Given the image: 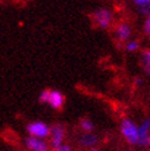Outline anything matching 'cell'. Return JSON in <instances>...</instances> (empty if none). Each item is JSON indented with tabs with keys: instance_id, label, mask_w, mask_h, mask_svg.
Wrapping results in <instances>:
<instances>
[{
	"instance_id": "obj_7",
	"label": "cell",
	"mask_w": 150,
	"mask_h": 151,
	"mask_svg": "<svg viewBox=\"0 0 150 151\" xmlns=\"http://www.w3.org/2000/svg\"><path fill=\"white\" fill-rule=\"evenodd\" d=\"M131 33H132V28L125 22H122V24H119L116 27V36L119 41H127L131 37Z\"/></svg>"
},
{
	"instance_id": "obj_8",
	"label": "cell",
	"mask_w": 150,
	"mask_h": 151,
	"mask_svg": "<svg viewBox=\"0 0 150 151\" xmlns=\"http://www.w3.org/2000/svg\"><path fill=\"white\" fill-rule=\"evenodd\" d=\"M99 141V138H97V135L92 134V133H86L84 135H81L80 137V144L81 146L84 147H94L96 145V142Z\"/></svg>"
},
{
	"instance_id": "obj_6",
	"label": "cell",
	"mask_w": 150,
	"mask_h": 151,
	"mask_svg": "<svg viewBox=\"0 0 150 151\" xmlns=\"http://www.w3.org/2000/svg\"><path fill=\"white\" fill-rule=\"evenodd\" d=\"M149 132H150V119L146 118L139 127V145L145 146L149 144Z\"/></svg>"
},
{
	"instance_id": "obj_12",
	"label": "cell",
	"mask_w": 150,
	"mask_h": 151,
	"mask_svg": "<svg viewBox=\"0 0 150 151\" xmlns=\"http://www.w3.org/2000/svg\"><path fill=\"white\" fill-rule=\"evenodd\" d=\"M49 97H50V91L49 90H44V91L41 92L38 100L41 103H48L49 102Z\"/></svg>"
},
{
	"instance_id": "obj_9",
	"label": "cell",
	"mask_w": 150,
	"mask_h": 151,
	"mask_svg": "<svg viewBox=\"0 0 150 151\" xmlns=\"http://www.w3.org/2000/svg\"><path fill=\"white\" fill-rule=\"evenodd\" d=\"M48 103L50 107H53V108H61L64 103V97L59 91L53 90V91H50V97H49Z\"/></svg>"
},
{
	"instance_id": "obj_13",
	"label": "cell",
	"mask_w": 150,
	"mask_h": 151,
	"mask_svg": "<svg viewBox=\"0 0 150 151\" xmlns=\"http://www.w3.org/2000/svg\"><path fill=\"white\" fill-rule=\"evenodd\" d=\"M134 4L139 9H144V7H150V0H134Z\"/></svg>"
},
{
	"instance_id": "obj_15",
	"label": "cell",
	"mask_w": 150,
	"mask_h": 151,
	"mask_svg": "<svg viewBox=\"0 0 150 151\" xmlns=\"http://www.w3.org/2000/svg\"><path fill=\"white\" fill-rule=\"evenodd\" d=\"M144 31L148 36H150V16L145 20V24H144Z\"/></svg>"
},
{
	"instance_id": "obj_14",
	"label": "cell",
	"mask_w": 150,
	"mask_h": 151,
	"mask_svg": "<svg viewBox=\"0 0 150 151\" xmlns=\"http://www.w3.org/2000/svg\"><path fill=\"white\" fill-rule=\"evenodd\" d=\"M127 50H129V52H133V50H137L139 48V43L137 41H131L127 43V46H125Z\"/></svg>"
},
{
	"instance_id": "obj_10",
	"label": "cell",
	"mask_w": 150,
	"mask_h": 151,
	"mask_svg": "<svg viewBox=\"0 0 150 151\" xmlns=\"http://www.w3.org/2000/svg\"><path fill=\"white\" fill-rule=\"evenodd\" d=\"M141 63H143V68H144L145 73L150 76V50L143 52V55H141Z\"/></svg>"
},
{
	"instance_id": "obj_1",
	"label": "cell",
	"mask_w": 150,
	"mask_h": 151,
	"mask_svg": "<svg viewBox=\"0 0 150 151\" xmlns=\"http://www.w3.org/2000/svg\"><path fill=\"white\" fill-rule=\"evenodd\" d=\"M121 133L124 139L132 145L139 144V127L131 119H123L121 123Z\"/></svg>"
},
{
	"instance_id": "obj_11",
	"label": "cell",
	"mask_w": 150,
	"mask_h": 151,
	"mask_svg": "<svg viewBox=\"0 0 150 151\" xmlns=\"http://www.w3.org/2000/svg\"><path fill=\"white\" fill-rule=\"evenodd\" d=\"M80 127H81V129L82 130H85V132H87V133H90L92 129H94V124H92V122L90 119H81L80 120Z\"/></svg>"
},
{
	"instance_id": "obj_20",
	"label": "cell",
	"mask_w": 150,
	"mask_h": 151,
	"mask_svg": "<svg viewBox=\"0 0 150 151\" xmlns=\"http://www.w3.org/2000/svg\"><path fill=\"white\" fill-rule=\"evenodd\" d=\"M148 145H149V146H150V138H149V144H148Z\"/></svg>"
},
{
	"instance_id": "obj_19",
	"label": "cell",
	"mask_w": 150,
	"mask_h": 151,
	"mask_svg": "<svg viewBox=\"0 0 150 151\" xmlns=\"http://www.w3.org/2000/svg\"><path fill=\"white\" fill-rule=\"evenodd\" d=\"M136 82H137V84H140L141 80H140V79H136Z\"/></svg>"
},
{
	"instance_id": "obj_2",
	"label": "cell",
	"mask_w": 150,
	"mask_h": 151,
	"mask_svg": "<svg viewBox=\"0 0 150 151\" xmlns=\"http://www.w3.org/2000/svg\"><path fill=\"white\" fill-rule=\"evenodd\" d=\"M27 132L30 133V137L44 139L50 134V128L43 122H32L27 125Z\"/></svg>"
},
{
	"instance_id": "obj_18",
	"label": "cell",
	"mask_w": 150,
	"mask_h": 151,
	"mask_svg": "<svg viewBox=\"0 0 150 151\" xmlns=\"http://www.w3.org/2000/svg\"><path fill=\"white\" fill-rule=\"evenodd\" d=\"M89 151H100V150L96 149V147H91V149H89Z\"/></svg>"
},
{
	"instance_id": "obj_4",
	"label": "cell",
	"mask_w": 150,
	"mask_h": 151,
	"mask_svg": "<svg viewBox=\"0 0 150 151\" xmlns=\"http://www.w3.org/2000/svg\"><path fill=\"white\" fill-rule=\"evenodd\" d=\"M64 139V128L61 124H54L50 128V146L57 150L63 144Z\"/></svg>"
},
{
	"instance_id": "obj_16",
	"label": "cell",
	"mask_w": 150,
	"mask_h": 151,
	"mask_svg": "<svg viewBox=\"0 0 150 151\" xmlns=\"http://www.w3.org/2000/svg\"><path fill=\"white\" fill-rule=\"evenodd\" d=\"M56 151H71V147L69 145H66V144H62Z\"/></svg>"
},
{
	"instance_id": "obj_17",
	"label": "cell",
	"mask_w": 150,
	"mask_h": 151,
	"mask_svg": "<svg viewBox=\"0 0 150 151\" xmlns=\"http://www.w3.org/2000/svg\"><path fill=\"white\" fill-rule=\"evenodd\" d=\"M139 11L143 15H149L150 14V7H144V9H139Z\"/></svg>"
},
{
	"instance_id": "obj_5",
	"label": "cell",
	"mask_w": 150,
	"mask_h": 151,
	"mask_svg": "<svg viewBox=\"0 0 150 151\" xmlns=\"http://www.w3.org/2000/svg\"><path fill=\"white\" fill-rule=\"evenodd\" d=\"M26 146L31 151H48V145L43 141V139L28 137L26 139Z\"/></svg>"
},
{
	"instance_id": "obj_3",
	"label": "cell",
	"mask_w": 150,
	"mask_h": 151,
	"mask_svg": "<svg viewBox=\"0 0 150 151\" xmlns=\"http://www.w3.org/2000/svg\"><path fill=\"white\" fill-rule=\"evenodd\" d=\"M92 20L100 28H107L111 25L112 14L107 9H99L92 14Z\"/></svg>"
}]
</instances>
